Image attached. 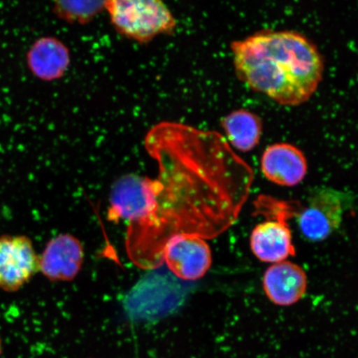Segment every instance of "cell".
<instances>
[{"label": "cell", "instance_id": "1", "mask_svg": "<svg viewBox=\"0 0 358 358\" xmlns=\"http://www.w3.org/2000/svg\"><path fill=\"white\" fill-rule=\"evenodd\" d=\"M145 149L155 160V178L125 174L112 186L109 211L128 222L125 249L143 270L164 264L174 236L213 239L236 222L254 180L250 165L227 138L177 122L152 127Z\"/></svg>", "mask_w": 358, "mask_h": 358}, {"label": "cell", "instance_id": "2", "mask_svg": "<svg viewBox=\"0 0 358 358\" xmlns=\"http://www.w3.org/2000/svg\"><path fill=\"white\" fill-rule=\"evenodd\" d=\"M237 77L281 105L297 106L316 92L324 71L319 48L293 30L258 31L231 43Z\"/></svg>", "mask_w": 358, "mask_h": 358}, {"label": "cell", "instance_id": "3", "mask_svg": "<svg viewBox=\"0 0 358 358\" xmlns=\"http://www.w3.org/2000/svg\"><path fill=\"white\" fill-rule=\"evenodd\" d=\"M192 290L190 282L157 268L149 271L133 286L123 301L127 315L134 320H155L179 310Z\"/></svg>", "mask_w": 358, "mask_h": 358}, {"label": "cell", "instance_id": "4", "mask_svg": "<svg viewBox=\"0 0 358 358\" xmlns=\"http://www.w3.org/2000/svg\"><path fill=\"white\" fill-rule=\"evenodd\" d=\"M111 24L120 35L138 43L150 42L160 34H172L177 22L171 11L158 0L106 1Z\"/></svg>", "mask_w": 358, "mask_h": 358}, {"label": "cell", "instance_id": "5", "mask_svg": "<svg viewBox=\"0 0 358 358\" xmlns=\"http://www.w3.org/2000/svg\"><path fill=\"white\" fill-rule=\"evenodd\" d=\"M344 206L342 195L330 189L313 192L306 206L298 201L294 218L304 238L312 243L328 238L341 225Z\"/></svg>", "mask_w": 358, "mask_h": 358}, {"label": "cell", "instance_id": "6", "mask_svg": "<svg viewBox=\"0 0 358 358\" xmlns=\"http://www.w3.org/2000/svg\"><path fill=\"white\" fill-rule=\"evenodd\" d=\"M38 271L39 256L29 237L0 236V289L16 292Z\"/></svg>", "mask_w": 358, "mask_h": 358}, {"label": "cell", "instance_id": "7", "mask_svg": "<svg viewBox=\"0 0 358 358\" xmlns=\"http://www.w3.org/2000/svg\"><path fill=\"white\" fill-rule=\"evenodd\" d=\"M212 252L206 241L192 235H177L164 250V262L178 279L190 282L203 278L212 266Z\"/></svg>", "mask_w": 358, "mask_h": 358}, {"label": "cell", "instance_id": "8", "mask_svg": "<svg viewBox=\"0 0 358 358\" xmlns=\"http://www.w3.org/2000/svg\"><path fill=\"white\" fill-rule=\"evenodd\" d=\"M84 249L73 235L61 234L49 241L39 256V271L52 281L73 280L82 268Z\"/></svg>", "mask_w": 358, "mask_h": 358}, {"label": "cell", "instance_id": "9", "mask_svg": "<svg viewBox=\"0 0 358 358\" xmlns=\"http://www.w3.org/2000/svg\"><path fill=\"white\" fill-rule=\"evenodd\" d=\"M262 171L268 181L283 187L301 183L308 172L306 155L289 143L268 145L262 157Z\"/></svg>", "mask_w": 358, "mask_h": 358}, {"label": "cell", "instance_id": "10", "mask_svg": "<svg viewBox=\"0 0 358 358\" xmlns=\"http://www.w3.org/2000/svg\"><path fill=\"white\" fill-rule=\"evenodd\" d=\"M307 285L306 271L288 261L273 264L263 276V289L267 298L278 306L298 303L306 294Z\"/></svg>", "mask_w": 358, "mask_h": 358}, {"label": "cell", "instance_id": "11", "mask_svg": "<svg viewBox=\"0 0 358 358\" xmlns=\"http://www.w3.org/2000/svg\"><path fill=\"white\" fill-rule=\"evenodd\" d=\"M70 64L69 48L52 36L36 39L26 53V64L31 74L45 83L64 78Z\"/></svg>", "mask_w": 358, "mask_h": 358}, {"label": "cell", "instance_id": "12", "mask_svg": "<svg viewBox=\"0 0 358 358\" xmlns=\"http://www.w3.org/2000/svg\"><path fill=\"white\" fill-rule=\"evenodd\" d=\"M250 246L255 257L265 263L285 262L296 254L289 223L283 221L259 223L250 234Z\"/></svg>", "mask_w": 358, "mask_h": 358}, {"label": "cell", "instance_id": "13", "mask_svg": "<svg viewBox=\"0 0 358 358\" xmlns=\"http://www.w3.org/2000/svg\"><path fill=\"white\" fill-rule=\"evenodd\" d=\"M221 124L227 142L241 152L253 150L261 141L262 120L252 111L245 109L231 111L224 116Z\"/></svg>", "mask_w": 358, "mask_h": 358}, {"label": "cell", "instance_id": "14", "mask_svg": "<svg viewBox=\"0 0 358 358\" xmlns=\"http://www.w3.org/2000/svg\"><path fill=\"white\" fill-rule=\"evenodd\" d=\"M106 1H55L52 12L69 24H87L103 10Z\"/></svg>", "mask_w": 358, "mask_h": 358}, {"label": "cell", "instance_id": "15", "mask_svg": "<svg viewBox=\"0 0 358 358\" xmlns=\"http://www.w3.org/2000/svg\"><path fill=\"white\" fill-rule=\"evenodd\" d=\"M2 355V340L1 338H0V356Z\"/></svg>", "mask_w": 358, "mask_h": 358}]
</instances>
